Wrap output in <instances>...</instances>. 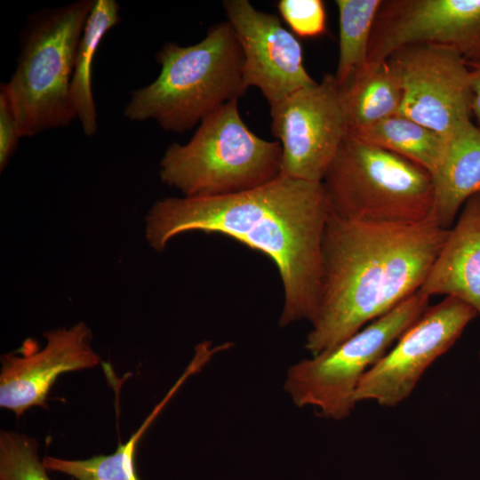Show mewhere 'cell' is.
<instances>
[{
	"label": "cell",
	"instance_id": "1",
	"mask_svg": "<svg viewBox=\"0 0 480 480\" xmlns=\"http://www.w3.org/2000/svg\"><path fill=\"white\" fill-rule=\"evenodd\" d=\"M331 209L322 182L279 175L253 189L216 197H166L146 218V239L156 251L190 231L228 236L268 256L284 290L281 327L309 323L322 288V244Z\"/></svg>",
	"mask_w": 480,
	"mask_h": 480
},
{
	"label": "cell",
	"instance_id": "2",
	"mask_svg": "<svg viewBox=\"0 0 480 480\" xmlns=\"http://www.w3.org/2000/svg\"><path fill=\"white\" fill-rule=\"evenodd\" d=\"M448 233L432 218L372 223L330 212L321 299L305 348L315 356L333 348L418 292Z\"/></svg>",
	"mask_w": 480,
	"mask_h": 480
},
{
	"label": "cell",
	"instance_id": "3",
	"mask_svg": "<svg viewBox=\"0 0 480 480\" xmlns=\"http://www.w3.org/2000/svg\"><path fill=\"white\" fill-rule=\"evenodd\" d=\"M156 61L157 77L131 92L124 108L130 121L152 120L166 132L183 133L247 90L243 52L228 21L212 26L195 44L166 43Z\"/></svg>",
	"mask_w": 480,
	"mask_h": 480
},
{
	"label": "cell",
	"instance_id": "4",
	"mask_svg": "<svg viewBox=\"0 0 480 480\" xmlns=\"http://www.w3.org/2000/svg\"><path fill=\"white\" fill-rule=\"evenodd\" d=\"M282 147L245 124L238 100L204 117L188 142L172 143L159 164L163 183L183 197H216L261 187L280 175Z\"/></svg>",
	"mask_w": 480,
	"mask_h": 480
},
{
	"label": "cell",
	"instance_id": "5",
	"mask_svg": "<svg viewBox=\"0 0 480 480\" xmlns=\"http://www.w3.org/2000/svg\"><path fill=\"white\" fill-rule=\"evenodd\" d=\"M93 2L77 0L28 18L15 69L4 83L21 138L66 127L77 119L70 84Z\"/></svg>",
	"mask_w": 480,
	"mask_h": 480
},
{
	"label": "cell",
	"instance_id": "6",
	"mask_svg": "<svg viewBox=\"0 0 480 480\" xmlns=\"http://www.w3.org/2000/svg\"><path fill=\"white\" fill-rule=\"evenodd\" d=\"M322 183L331 212L343 220L413 224L431 219L430 173L350 132Z\"/></svg>",
	"mask_w": 480,
	"mask_h": 480
},
{
	"label": "cell",
	"instance_id": "7",
	"mask_svg": "<svg viewBox=\"0 0 480 480\" xmlns=\"http://www.w3.org/2000/svg\"><path fill=\"white\" fill-rule=\"evenodd\" d=\"M420 290L360 331L287 371L284 389L300 408L312 406L320 415L341 420L355 405L365 373L429 306Z\"/></svg>",
	"mask_w": 480,
	"mask_h": 480
},
{
	"label": "cell",
	"instance_id": "8",
	"mask_svg": "<svg viewBox=\"0 0 480 480\" xmlns=\"http://www.w3.org/2000/svg\"><path fill=\"white\" fill-rule=\"evenodd\" d=\"M271 131L282 147L280 175L322 182L350 131L334 75L270 107Z\"/></svg>",
	"mask_w": 480,
	"mask_h": 480
},
{
	"label": "cell",
	"instance_id": "9",
	"mask_svg": "<svg viewBox=\"0 0 480 480\" xmlns=\"http://www.w3.org/2000/svg\"><path fill=\"white\" fill-rule=\"evenodd\" d=\"M476 311L453 297L428 306L363 377L356 403L394 407L412 394L426 370L459 340Z\"/></svg>",
	"mask_w": 480,
	"mask_h": 480
},
{
	"label": "cell",
	"instance_id": "10",
	"mask_svg": "<svg viewBox=\"0 0 480 480\" xmlns=\"http://www.w3.org/2000/svg\"><path fill=\"white\" fill-rule=\"evenodd\" d=\"M386 61L403 93L397 114L445 138L471 120L469 70L458 53L411 44L396 50Z\"/></svg>",
	"mask_w": 480,
	"mask_h": 480
},
{
	"label": "cell",
	"instance_id": "11",
	"mask_svg": "<svg viewBox=\"0 0 480 480\" xmlns=\"http://www.w3.org/2000/svg\"><path fill=\"white\" fill-rule=\"evenodd\" d=\"M411 44L449 49L480 62V0H387L378 11L368 62Z\"/></svg>",
	"mask_w": 480,
	"mask_h": 480
},
{
	"label": "cell",
	"instance_id": "12",
	"mask_svg": "<svg viewBox=\"0 0 480 480\" xmlns=\"http://www.w3.org/2000/svg\"><path fill=\"white\" fill-rule=\"evenodd\" d=\"M222 4L243 52L246 89L258 88L271 107L317 83L305 68L300 41L277 16L255 9L248 0Z\"/></svg>",
	"mask_w": 480,
	"mask_h": 480
},
{
	"label": "cell",
	"instance_id": "13",
	"mask_svg": "<svg viewBox=\"0 0 480 480\" xmlns=\"http://www.w3.org/2000/svg\"><path fill=\"white\" fill-rule=\"evenodd\" d=\"M44 335L46 345L38 352L1 356L0 406L12 411L17 418L30 407L46 408L48 393L61 373L100 364L91 346L92 332L84 323Z\"/></svg>",
	"mask_w": 480,
	"mask_h": 480
},
{
	"label": "cell",
	"instance_id": "14",
	"mask_svg": "<svg viewBox=\"0 0 480 480\" xmlns=\"http://www.w3.org/2000/svg\"><path fill=\"white\" fill-rule=\"evenodd\" d=\"M420 291L460 300L480 316V194L462 207Z\"/></svg>",
	"mask_w": 480,
	"mask_h": 480
},
{
	"label": "cell",
	"instance_id": "15",
	"mask_svg": "<svg viewBox=\"0 0 480 480\" xmlns=\"http://www.w3.org/2000/svg\"><path fill=\"white\" fill-rule=\"evenodd\" d=\"M431 218L450 229L464 204L480 194V129L467 121L446 138L444 150L431 172Z\"/></svg>",
	"mask_w": 480,
	"mask_h": 480
},
{
	"label": "cell",
	"instance_id": "16",
	"mask_svg": "<svg viewBox=\"0 0 480 480\" xmlns=\"http://www.w3.org/2000/svg\"><path fill=\"white\" fill-rule=\"evenodd\" d=\"M120 21V6L116 0H94L78 44L70 97L83 132L88 137L94 135L98 130V115L92 86L93 60L106 34Z\"/></svg>",
	"mask_w": 480,
	"mask_h": 480
},
{
	"label": "cell",
	"instance_id": "17",
	"mask_svg": "<svg viewBox=\"0 0 480 480\" xmlns=\"http://www.w3.org/2000/svg\"><path fill=\"white\" fill-rule=\"evenodd\" d=\"M205 364L206 359L199 354H195L183 374L167 395L128 441L119 444L114 453L75 460L46 456L43 460L45 468L64 473L76 480H140L135 468V452L140 439L183 382Z\"/></svg>",
	"mask_w": 480,
	"mask_h": 480
},
{
	"label": "cell",
	"instance_id": "18",
	"mask_svg": "<svg viewBox=\"0 0 480 480\" xmlns=\"http://www.w3.org/2000/svg\"><path fill=\"white\" fill-rule=\"evenodd\" d=\"M350 130L373 124L397 114L400 85L388 62H368L340 88Z\"/></svg>",
	"mask_w": 480,
	"mask_h": 480
},
{
	"label": "cell",
	"instance_id": "19",
	"mask_svg": "<svg viewBox=\"0 0 480 480\" xmlns=\"http://www.w3.org/2000/svg\"><path fill=\"white\" fill-rule=\"evenodd\" d=\"M349 132L367 143L413 162L430 174L446 144L445 137L400 114Z\"/></svg>",
	"mask_w": 480,
	"mask_h": 480
},
{
	"label": "cell",
	"instance_id": "20",
	"mask_svg": "<svg viewBox=\"0 0 480 480\" xmlns=\"http://www.w3.org/2000/svg\"><path fill=\"white\" fill-rule=\"evenodd\" d=\"M339 59L335 78L343 87L368 63L370 39L382 0H336Z\"/></svg>",
	"mask_w": 480,
	"mask_h": 480
},
{
	"label": "cell",
	"instance_id": "21",
	"mask_svg": "<svg viewBox=\"0 0 480 480\" xmlns=\"http://www.w3.org/2000/svg\"><path fill=\"white\" fill-rule=\"evenodd\" d=\"M0 480H51L34 438L13 431H1Z\"/></svg>",
	"mask_w": 480,
	"mask_h": 480
},
{
	"label": "cell",
	"instance_id": "22",
	"mask_svg": "<svg viewBox=\"0 0 480 480\" xmlns=\"http://www.w3.org/2000/svg\"><path fill=\"white\" fill-rule=\"evenodd\" d=\"M277 9L294 35L315 37L326 30L325 6L321 0H280Z\"/></svg>",
	"mask_w": 480,
	"mask_h": 480
},
{
	"label": "cell",
	"instance_id": "23",
	"mask_svg": "<svg viewBox=\"0 0 480 480\" xmlns=\"http://www.w3.org/2000/svg\"><path fill=\"white\" fill-rule=\"evenodd\" d=\"M16 114L4 83L0 85V170L6 167L20 139Z\"/></svg>",
	"mask_w": 480,
	"mask_h": 480
},
{
	"label": "cell",
	"instance_id": "24",
	"mask_svg": "<svg viewBox=\"0 0 480 480\" xmlns=\"http://www.w3.org/2000/svg\"><path fill=\"white\" fill-rule=\"evenodd\" d=\"M467 64L469 70L471 113L476 118L475 124L480 129V62H467Z\"/></svg>",
	"mask_w": 480,
	"mask_h": 480
},
{
	"label": "cell",
	"instance_id": "25",
	"mask_svg": "<svg viewBox=\"0 0 480 480\" xmlns=\"http://www.w3.org/2000/svg\"><path fill=\"white\" fill-rule=\"evenodd\" d=\"M479 359H480V350H479Z\"/></svg>",
	"mask_w": 480,
	"mask_h": 480
}]
</instances>
